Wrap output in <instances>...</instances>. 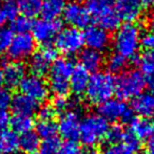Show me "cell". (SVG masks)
Instances as JSON below:
<instances>
[{"instance_id": "1", "label": "cell", "mask_w": 154, "mask_h": 154, "mask_svg": "<svg viewBox=\"0 0 154 154\" xmlns=\"http://www.w3.org/2000/svg\"><path fill=\"white\" fill-rule=\"evenodd\" d=\"M116 54L137 62V53L142 45V31L136 23H125L118 27L113 40Z\"/></svg>"}, {"instance_id": "2", "label": "cell", "mask_w": 154, "mask_h": 154, "mask_svg": "<svg viewBox=\"0 0 154 154\" xmlns=\"http://www.w3.org/2000/svg\"><path fill=\"white\" fill-rule=\"evenodd\" d=\"M84 4L91 18L105 31L114 32L120 26V19L115 12L114 0H84Z\"/></svg>"}, {"instance_id": "3", "label": "cell", "mask_w": 154, "mask_h": 154, "mask_svg": "<svg viewBox=\"0 0 154 154\" xmlns=\"http://www.w3.org/2000/svg\"><path fill=\"white\" fill-rule=\"evenodd\" d=\"M75 68L68 58H57L49 70V89L55 97H67L70 92V78Z\"/></svg>"}, {"instance_id": "4", "label": "cell", "mask_w": 154, "mask_h": 154, "mask_svg": "<svg viewBox=\"0 0 154 154\" xmlns=\"http://www.w3.org/2000/svg\"><path fill=\"white\" fill-rule=\"evenodd\" d=\"M109 122L99 114H89L80 121L79 140L81 144L89 148L97 146L106 138L109 131Z\"/></svg>"}, {"instance_id": "5", "label": "cell", "mask_w": 154, "mask_h": 154, "mask_svg": "<svg viewBox=\"0 0 154 154\" xmlns=\"http://www.w3.org/2000/svg\"><path fill=\"white\" fill-rule=\"evenodd\" d=\"M115 79L109 72H95L90 77L86 95L92 104H101L115 93Z\"/></svg>"}, {"instance_id": "6", "label": "cell", "mask_w": 154, "mask_h": 154, "mask_svg": "<svg viewBox=\"0 0 154 154\" xmlns=\"http://www.w3.org/2000/svg\"><path fill=\"white\" fill-rule=\"evenodd\" d=\"M115 92L119 100L135 99L144 92L147 86V79L139 70H127L121 72L115 80Z\"/></svg>"}, {"instance_id": "7", "label": "cell", "mask_w": 154, "mask_h": 154, "mask_svg": "<svg viewBox=\"0 0 154 154\" xmlns=\"http://www.w3.org/2000/svg\"><path fill=\"white\" fill-rule=\"evenodd\" d=\"M98 114L107 122H116L120 120L123 123L130 124L134 119L133 110L119 99H110L99 104Z\"/></svg>"}, {"instance_id": "8", "label": "cell", "mask_w": 154, "mask_h": 154, "mask_svg": "<svg viewBox=\"0 0 154 154\" xmlns=\"http://www.w3.org/2000/svg\"><path fill=\"white\" fill-rule=\"evenodd\" d=\"M84 45L82 32L74 27L62 29L55 38L57 51L66 56H74L82 51Z\"/></svg>"}, {"instance_id": "9", "label": "cell", "mask_w": 154, "mask_h": 154, "mask_svg": "<svg viewBox=\"0 0 154 154\" xmlns=\"http://www.w3.org/2000/svg\"><path fill=\"white\" fill-rule=\"evenodd\" d=\"M36 41L30 34H19L13 38L8 51V57L16 62L31 58L35 54Z\"/></svg>"}, {"instance_id": "10", "label": "cell", "mask_w": 154, "mask_h": 154, "mask_svg": "<svg viewBox=\"0 0 154 154\" xmlns=\"http://www.w3.org/2000/svg\"><path fill=\"white\" fill-rule=\"evenodd\" d=\"M62 29V23L59 19L56 20H45L40 19L33 23L32 32L35 41L44 45H50L56 36Z\"/></svg>"}, {"instance_id": "11", "label": "cell", "mask_w": 154, "mask_h": 154, "mask_svg": "<svg viewBox=\"0 0 154 154\" xmlns=\"http://www.w3.org/2000/svg\"><path fill=\"white\" fill-rule=\"evenodd\" d=\"M22 94L33 99L37 103L44 102L50 93L48 83L40 77L34 75H25L19 85Z\"/></svg>"}, {"instance_id": "12", "label": "cell", "mask_w": 154, "mask_h": 154, "mask_svg": "<svg viewBox=\"0 0 154 154\" xmlns=\"http://www.w3.org/2000/svg\"><path fill=\"white\" fill-rule=\"evenodd\" d=\"M64 19L71 27L74 29H87L91 22V16L89 15L86 6L79 1H71L64 5Z\"/></svg>"}, {"instance_id": "13", "label": "cell", "mask_w": 154, "mask_h": 154, "mask_svg": "<svg viewBox=\"0 0 154 154\" xmlns=\"http://www.w3.org/2000/svg\"><path fill=\"white\" fill-rule=\"evenodd\" d=\"M58 132L67 142H75L79 137L80 118L78 111L69 110L61 114L57 124Z\"/></svg>"}, {"instance_id": "14", "label": "cell", "mask_w": 154, "mask_h": 154, "mask_svg": "<svg viewBox=\"0 0 154 154\" xmlns=\"http://www.w3.org/2000/svg\"><path fill=\"white\" fill-rule=\"evenodd\" d=\"M82 37L84 44L88 46V48L94 49L99 53L106 51L111 44V37L109 32L97 25H89L84 29Z\"/></svg>"}, {"instance_id": "15", "label": "cell", "mask_w": 154, "mask_h": 154, "mask_svg": "<svg viewBox=\"0 0 154 154\" xmlns=\"http://www.w3.org/2000/svg\"><path fill=\"white\" fill-rule=\"evenodd\" d=\"M115 12L126 23H135L143 16L144 5L140 0H116Z\"/></svg>"}, {"instance_id": "16", "label": "cell", "mask_w": 154, "mask_h": 154, "mask_svg": "<svg viewBox=\"0 0 154 154\" xmlns=\"http://www.w3.org/2000/svg\"><path fill=\"white\" fill-rule=\"evenodd\" d=\"M11 108L15 116H23L31 118L32 116L38 112L39 103L22 93H19L12 99Z\"/></svg>"}, {"instance_id": "17", "label": "cell", "mask_w": 154, "mask_h": 154, "mask_svg": "<svg viewBox=\"0 0 154 154\" xmlns=\"http://www.w3.org/2000/svg\"><path fill=\"white\" fill-rule=\"evenodd\" d=\"M2 71H3L4 84L8 88H16L20 85L21 81L25 77L27 68L21 62L13 61L6 63Z\"/></svg>"}, {"instance_id": "18", "label": "cell", "mask_w": 154, "mask_h": 154, "mask_svg": "<svg viewBox=\"0 0 154 154\" xmlns=\"http://www.w3.org/2000/svg\"><path fill=\"white\" fill-rule=\"evenodd\" d=\"M132 108L133 112L137 113L140 118L154 119V91L143 92L135 97L132 103Z\"/></svg>"}, {"instance_id": "19", "label": "cell", "mask_w": 154, "mask_h": 154, "mask_svg": "<svg viewBox=\"0 0 154 154\" xmlns=\"http://www.w3.org/2000/svg\"><path fill=\"white\" fill-rule=\"evenodd\" d=\"M80 66L84 67L89 72H98L100 67L103 65V56L101 53L91 48H84L79 55Z\"/></svg>"}, {"instance_id": "20", "label": "cell", "mask_w": 154, "mask_h": 154, "mask_svg": "<svg viewBox=\"0 0 154 154\" xmlns=\"http://www.w3.org/2000/svg\"><path fill=\"white\" fill-rule=\"evenodd\" d=\"M90 81V73L84 67L76 66L70 78V91L75 95L80 97L84 94Z\"/></svg>"}, {"instance_id": "21", "label": "cell", "mask_w": 154, "mask_h": 154, "mask_svg": "<svg viewBox=\"0 0 154 154\" xmlns=\"http://www.w3.org/2000/svg\"><path fill=\"white\" fill-rule=\"evenodd\" d=\"M52 62L41 51L38 53H35L29 61V68L31 70L32 75H37L42 78L47 73H49V70L51 68Z\"/></svg>"}, {"instance_id": "22", "label": "cell", "mask_w": 154, "mask_h": 154, "mask_svg": "<svg viewBox=\"0 0 154 154\" xmlns=\"http://www.w3.org/2000/svg\"><path fill=\"white\" fill-rule=\"evenodd\" d=\"M19 137L13 130H3L0 133V154H18Z\"/></svg>"}, {"instance_id": "23", "label": "cell", "mask_w": 154, "mask_h": 154, "mask_svg": "<svg viewBox=\"0 0 154 154\" xmlns=\"http://www.w3.org/2000/svg\"><path fill=\"white\" fill-rule=\"evenodd\" d=\"M131 132L139 140L149 138L154 132V122L146 118H134L130 123Z\"/></svg>"}, {"instance_id": "24", "label": "cell", "mask_w": 154, "mask_h": 154, "mask_svg": "<svg viewBox=\"0 0 154 154\" xmlns=\"http://www.w3.org/2000/svg\"><path fill=\"white\" fill-rule=\"evenodd\" d=\"M64 4L60 0H44L42 1L40 14L45 20H56L62 14Z\"/></svg>"}, {"instance_id": "25", "label": "cell", "mask_w": 154, "mask_h": 154, "mask_svg": "<svg viewBox=\"0 0 154 154\" xmlns=\"http://www.w3.org/2000/svg\"><path fill=\"white\" fill-rule=\"evenodd\" d=\"M40 146V138L36 134V132L30 131L21 134L19 137V148L23 152L28 154L36 153Z\"/></svg>"}, {"instance_id": "26", "label": "cell", "mask_w": 154, "mask_h": 154, "mask_svg": "<svg viewBox=\"0 0 154 154\" xmlns=\"http://www.w3.org/2000/svg\"><path fill=\"white\" fill-rule=\"evenodd\" d=\"M15 1L18 5L19 11L22 13V16L31 18L40 14L42 0H15Z\"/></svg>"}, {"instance_id": "27", "label": "cell", "mask_w": 154, "mask_h": 154, "mask_svg": "<svg viewBox=\"0 0 154 154\" xmlns=\"http://www.w3.org/2000/svg\"><path fill=\"white\" fill-rule=\"evenodd\" d=\"M10 125L15 133H27L32 131L34 127V121L30 116H14L10 120Z\"/></svg>"}, {"instance_id": "28", "label": "cell", "mask_w": 154, "mask_h": 154, "mask_svg": "<svg viewBox=\"0 0 154 154\" xmlns=\"http://www.w3.org/2000/svg\"><path fill=\"white\" fill-rule=\"evenodd\" d=\"M57 132V124L54 121H39L38 124H36V134L39 136V138L48 140L55 137Z\"/></svg>"}, {"instance_id": "29", "label": "cell", "mask_w": 154, "mask_h": 154, "mask_svg": "<svg viewBox=\"0 0 154 154\" xmlns=\"http://www.w3.org/2000/svg\"><path fill=\"white\" fill-rule=\"evenodd\" d=\"M128 66V61L126 58L118 54H112L107 61V68L109 73H121Z\"/></svg>"}, {"instance_id": "30", "label": "cell", "mask_w": 154, "mask_h": 154, "mask_svg": "<svg viewBox=\"0 0 154 154\" xmlns=\"http://www.w3.org/2000/svg\"><path fill=\"white\" fill-rule=\"evenodd\" d=\"M137 62L139 63L142 72L145 77L154 75V51H147L142 57H138Z\"/></svg>"}, {"instance_id": "31", "label": "cell", "mask_w": 154, "mask_h": 154, "mask_svg": "<svg viewBox=\"0 0 154 154\" xmlns=\"http://www.w3.org/2000/svg\"><path fill=\"white\" fill-rule=\"evenodd\" d=\"M32 26H33V22L31 19L28 18L25 16H18L13 20L12 23V29L14 32L19 34H28V32L31 31Z\"/></svg>"}, {"instance_id": "32", "label": "cell", "mask_w": 154, "mask_h": 154, "mask_svg": "<svg viewBox=\"0 0 154 154\" xmlns=\"http://www.w3.org/2000/svg\"><path fill=\"white\" fill-rule=\"evenodd\" d=\"M60 146H61V143L59 138L55 136V137L43 140L42 143H40L39 150H40V154H56L59 150Z\"/></svg>"}, {"instance_id": "33", "label": "cell", "mask_w": 154, "mask_h": 154, "mask_svg": "<svg viewBox=\"0 0 154 154\" xmlns=\"http://www.w3.org/2000/svg\"><path fill=\"white\" fill-rule=\"evenodd\" d=\"M14 38L13 31L8 27H0V55L8 51Z\"/></svg>"}, {"instance_id": "34", "label": "cell", "mask_w": 154, "mask_h": 154, "mask_svg": "<svg viewBox=\"0 0 154 154\" xmlns=\"http://www.w3.org/2000/svg\"><path fill=\"white\" fill-rule=\"evenodd\" d=\"M123 144H125L132 152H137L138 150L142 147V143H140V140L135 135L134 133H132L131 131L128 132L125 131V134H123Z\"/></svg>"}, {"instance_id": "35", "label": "cell", "mask_w": 154, "mask_h": 154, "mask_svg": "<svg viewBox=\"0 0 154 154\" xmlns=\"http://www.w3.org/2000/svg\"><path fill=\"white\" fill-rule=\"evenodd\" d=\"M51 106L55 113L64 114L71 108V101H69L67 97H55Z\"/></svg>"}, {"instance_id": "36", "label": "cell", "mask_w": 154, "mask_h": 154, "mask_svg": "<svg viewBox=\"0 0 154 154\" xmlns=\"http://www.w3.org/2000/svg\"><path fill=\"white\" fill-rule=\"evenodd\" d=\"M1 6L6 19H10L13 21L15 18L18 17L19 8L15 0H4Z\"/></svg>"}, {"instance_id": "37", "label": "cell", "mask_w": 154, "mask_h": 154, "mask_svg": "<svg viewBox=\"0 0 154 154\" xmlns=\"http://www.w3.org/2000/svg\"><path fill=\"white\" fill-rule=\"evenodd\" d=\"M123 134H125V130L120 126L115 125L109 128L106 138L108 140V142H110V144H118L123 142Z\"/></svg>"}, {"instance_id": "38", "label": "cell", "mask_w": 154, "mask_h": 154, "mask_svg": "<svg viewBox=\"0 0 154 154\" xmlns=\"http://www.w3.org/2000/svg\"><path fill=\"white\" fill-rule=\"evenodd\" d=\"M56 154H84V150L77 143L66 142L60 146Z\"/></svg>"}, {"instance_id": "39", "label": "cell", "mask_w": 154, "mask_h": 154, "mask_svg": "<svg viewBox=\"0 0 154 154\" xmlns=\"http://www.w3.org/2000/svg\"><path fill=\"white\" fill-rule=\"evenodd\" d=\"M103 154H133V152L125 144L118 143L109 145Z\"/></svg>"}, {"instance_id": "40", "label": "cell", "mask_w": 154, "mask_h": 154, "mask_svg": "<svg viewBox=\"0 0 154 154\" xmlns=\"http://www.w3.org/2000/svg\"><path fill=\"white\" fill-rule=\"evenodd\" d=\"M38 118L39 121H53L56 113L51 105H45L42 107H39L38 109Z\"/></svg>"}, {"instance_id": "41", "label": "cell", "mask_w": 154, "mask_h": 154, "mask_svg": "<svg viewBox=\"0 0 154 154\" xmlns=\"http://www.w3.org/2000/svg\"><path fill=\"white\" fill-rule=\"evenodd\" d=\"M12 99L13 97L10 91L2 89L0 91V110H6L8 107H11Z\"/></svg>"}, {"instance_id": "42", "label": "cell", "mask_w": 154, "mask_h": 154, "mask_svg": "<svg viewBox=\"0 0 154 154\" xmlns=\"http://www.w3.org/2000/svg\"><path fill=\"white\" fill-rule=\"evenodd\" d=\"M142 45L148 51H154V35L149 32L142 36Z\"/></svg>"}, {"instance_id": "43", "label": "cell", "mask_w": 154, "mask_h": 154, "mask_svg": "<svg viewBox=\"0 0 154 154\" xmlns=\"http://www.w3.org/2000/svg\"><path fill=\"white\" fill-rule=\"evenodd\" d=\"M10 124V116L6 110H0V131L4 129Z\"/></svg>"}, {"instance_id": "44", "label": "cell", "mask_w": 154, "mask_h": 154, "mask_svg": "<svg viewBox=\"0 0 154 154\" xmlns=\"http://www.w3.org/2000/svg\"><path fill=\"white\" fill-rule=\"evenodd\" d=\"M146 151L147 154H154V132L152 133V135L148 138V140H147Z\"/></svg>"}, {"instance_id": "45", "label": "cell", "mask_w": 154, "mask_h": 154, "mask_svg": "<svg viewBox=\"0 0 154 154\" xmlns=\"http://www.w3.org/2000/svg\"><path fill=\"white\" fill-rule=\"evenodd\" d=\"M148 27L150 29L151 34L154 35V12L151 14V16L148 19Z\"/></svg>"}, {"instance_id": "46", "label": "cell", "mask_w": 154, "mask_h": 154, "mask_svg": "<svg viewBox=\"0 0 154 154\" xmlns=\"http://www.w3.org/2000/svg\"><path fill=\"white\" fill-rule=\"evenodd\" d=\"M146 79H147V84L150 86L152 91H154V75H149V77H147Z\"/></svg>"}, {"instance_id": "47", "label": "cell", "mask_w": 154, "mask_h": 154, "mask_svg": "<svg viewBox=\"0 0 154 154\" xmlns=\"http://www.w3.org/2000/svg\"><path fill=\"white\" fill-rule=\"evenodd\" d=\"M5 21H6V18H5V16H4V13H3V10H2L1 4H0V27L3 26Z\"/></svg>"}, {"instance_id": "48", "label": "cell", "mask_w": 154, "mask_h": 154, "mask_svg": "<svg viewBox=\"0 0 154 154\" xmlns=\"http://www.w3.org/2000/svg\"><path fill=\"white\" fill-rule=\"evenodd\" d=\"M143 3V5L146 6V8H154V0H140Z\"/></svg>"}, {"instance_id": "49", "label": "cell", "mask_w": 154, "mask_h": 154, "mask_svg": "<svg viewBox=\"0 0 154 154\" xmlns=\"http://www.w3.org/2000/svg\"><path fill=\"white\" fill-rule=\"evenodd\" d=\"M3 85H4L3 71H2V69L0 68V91H1V90H2V88H3Z\"/></svg>"}, {"instance_id": "50", "label": "cell", "mask_w": 154, "mask_h": 154, "mask_svg": "<svg viewBox=\"0 0 154 154\" xmlns=\"http://www.w3.org/2000/svg\"><path fill=\"white\" fill-rule=\"evenodd\" d=\"M87 154H103L100 152V151H98V150H94V149H93V150H90L89 151L88 153Z\"/></svg>"}, {"instance_id": "51", "label": "cell", "mask_w": 154, "mask_h": 154, "mask_svg": "<svg viewBox=\"0 0 154 154\" xmlns=\"http://www.w3.org/2000/svg\"><path fill=\"white\" fill-rule=\"evenodd\" d=\"M33 154H38V153H33Z\"/></svg>"}, {"instance_id": "52", "label": "cell", "mask_w": 154, "mask_h": 154, "mask_svg": "<svg viewBox=\"0 0 154 154\" xmlns=\"http://www.w3.org/2000/svg\"><path fill=\"white\" fill-rule=\"evenodd\" d=\"M60 1H64V0H60Z\"/></svg>"}, {"instance_id": "53", "label": "cell", "mask_w": 154, "mask_h": 154, "mask_svg": "<svg viewBox=\"0 0 154 154\" xmlns=\"http://www.w3.org/2000/svg\"><path fill=\"white\" fill-rule=\"evenodd\" d=\"M1 132H2V131H0V133H1Z\"/></svg>"}]
</instances>
